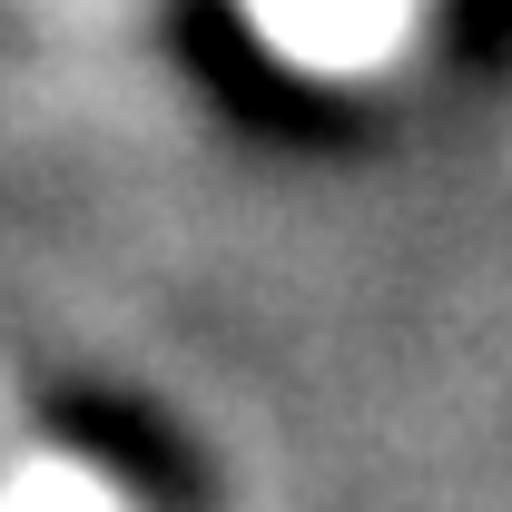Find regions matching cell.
<instances>
[{"instance_id":"1","label":"cell","mask_w":512,"mask_h":512,"mask_svg":"<svg viewBox=\"0 0 512 512\" xmlns=\"http://www.w3.org/2000/svg\"><path fill=\"white\" fill-rule=\"evenodd\" d=\"M256 20L276 50H296L316 69H375L404 40L414 0H256Z\"/></svg>"},{"instance_id":"2","label":"cell","mask_w":512,"mask_h":512,"mask_svg":"<svg viewBox=\"0 0 512 512\" xmlns=\"http://www.w3.org/2000/svg\"><path fill=\"white\" fill-rule=\"evenodd\" d=\"M10 512H109V503H99L89 483H69V473H50V483H30V493H20Z\"/></svg>"}]
</instances>
